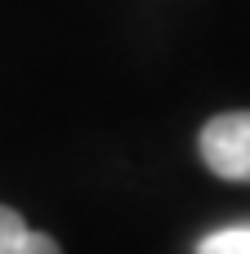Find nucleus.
Masks as SVG:
<instances>
[{
	"instance_id": "obj_1",
	"label": "nucleus",
	"mask_w": 250,
	"mask_h": 254,
	"mask_svg": "<svg viewBox=\"0 0 250 254\" xmlns=\"http://www.w3.org/2000/svg\"><path fill=\"white\" fill-rule=\"evenodd\" d=\"M201 161L228 183H250V112H224L201 129Z\"/></svg>"
},
{
	"instance_id": "obj_2",
	"label": "nucleus",
	"mask_w": 250,
	"mask_h": 254,
	"mask_svg": "<svg viewBox=\"0 0 250 254\" xmlns=\"http://www.w3.org/2000/svg\"><path fill=\"white\" fill-rule=\"evenodd\" d=\"M0 254H63L54 237L31 232L9 205H0Z\"/></svg>"
},
{
	"instance_id": "obj_3",
	"label": "nucleus",
	"mask_w": 250,
	"mask_h": 254,
	"mask_svg": "<svg viewBox=\"0 0 250 254\" xmlns=\"http://www.w3.org/2000/svg\"><path fill=\"white\" fill-rule=\"evenodd\" d=\"M197 254H250V223L210 232V237L197 246Z\"/></svg>"
}]
</instances>
